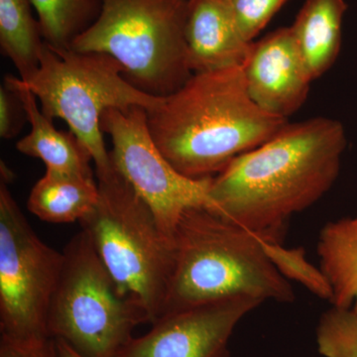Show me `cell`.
I'll return each instance as SVG.
<instances>
[{
	"label": "cell",
	"instance_id": "ac0fdd59",
	"mask_svg": "<svg viewBox=\"0 0 357 357\" xmlns=\"http://www.w3.org/2000/svg\"><path fill=\"white\" fill-rule=\"evenodd\" d=\"M45 43L69 50L102 13V0H31Z\"/></svg>",
	"mask_w": 357,
	"mask_h": 357
},
{
	"label": "cell",
	"instance_id": "cb8c5ba5",
	"mask_svg": "<svg viewBox=\"0 0 357 357\" xmlns=\"http://www.w3.org/2000/svg\"><path fill=\"white\" fill-rule=\"evenodd\" d=\"M57 340L59 351H60L61 357H83L81 354H77L76 351L72 349L69 344L60 340Z\"/></svg>",
	"mask_w": 357,
	"mask_h": 357
},
{
	"label": "cell",
	"instance_id": "52a82bcc",
	"mask_svg": "<svg viewBox=\"0 0 357 357\" xmlns=\"http://www.w3.org/2000/svg\"><path fill=\"white\" fill-rule=\"evenodd\" d=\"M48 314V333L83 357H115L150 324L146 312L123 295L84 230L70 239Z\"/></svg>",
	"mask_w": 357,
	"mask_h": 357
},
{
	"label": "cell",
	"instance_id": "5b68a950",
	"mask_svg": "<svg viewBox=\"0 0 357 357\" xmlns=\"http://www.w3.org/2000/svg\"><path fill=\"white\" fill-rule=\"evenodd\" d=\"M189 0H102V13L70 49L112 56L129 83L166 98L192 77L185 23Z\"/></svg>",
	"mask_w": 357,
	"mask_h": 357
},
{
	"label": "cell",
	"instance_id": "9a60e30c",
	"mask_svg": "<svg viewBox=\"0 0 357 357\" xmlns=\"http://www.w3.org/2000/svg\"><path fill=\"white\" fill-rule=\"evenodd\" d=\"M98 185L93 176L46 170L32 188L27 208L43 222H79L98 203Z\"/></svg>",
	"mask_w": 357,
	"mask_h": 357
},
{
	"label": "cell",
	"instance_id": "3957f363",
	"mask_svg": "<svg viewBox=\"0 0 357 357\" xmlns=\"http://www.w3.org/2000/svg\"><path fill=\"white\" fill-rule=\"evenodd\" d=\"M173 244V273L161 316L241 296L262 303L295 300L290 281L270 261L262 239L215 211H185Z\"/></svg>",
	"mask_w": 357,
	"mask_h": 357
},
{
	"label": "cell",
	"instance_id": "44dd1931",
	"mask_svg": "<svg viewBox=\"0 0 357 357\" xmlns=\"http://www.w3.org/2000/svg\"><path fill=\"white\" fill-rule=\"evenodd\" d=\"M287 0H229L239 31L252 43Z\"/></svg>",
	"mask_w": 357,
	"mask_h": 357
},
{
	"label": "cell",
	"instance_id": "6da1fadb",
	"mask_svg": "<svg viewBox=\"0 0 357 357\" xmlns=\"http://www.w3.org/2000/svg\"><path fill=\"white\" fill-rule=\"evenodd\" d=\"M347 144L344 126L335 119L287 123L211 178L208 210L262 241L282 243L291 218L335 184Z\"/></svg>",
	"mask_w": 357,
	"mask_h": 357
},
{
	"label": "cell",
	"instance_id": "7a4b0ae2",
	"mask_svg": "<svg viewBox=\"0 0 357 357\" xmlns=\"http://www.w3.org/2000/svg\"><path fill=\"white\" fill-rule=\"evenodd\" d=\"M147 116L162 154L197 180L215 177L288 123L251 100L243 67L195 73Z\"/></svg>",
	"mask_w": 357,
	"mask_h": 357
},
{
	"label": "cell",
	"instance_id": "d6986e66",
	"mask_svg": "<svg viewBox=\"0 0 357 357\" xmlns=\"http://www.w3.org/2000/svg\"><path fill=\"white\" fill-rule=\"evenodd\" d=\"M262 243L270 261L284 278L297 282L319 299L331 303L332 286L321 268L307 261L304 248H288L281 243L264 241Z\"/></svg>",
	"mask_w": 357,
	"mask_h": 357
},
{
	"label": "cell",
	"instance_id": "8992f818",
	"mask_svg": "<svg viewBox=\"0 0 357 357\" xmlns=\"http://www.w3.org/2000/svg\"><path fill=\"white\" fill-rule=\"evenodd\" d=\"M20 81L36 96L48 119H63L88 148L96 172L112 166L100 128L102 114L132 107L151 112L164 100L133 86L124 77L123 67L107 54L57 50L47 44L34 76Z\"/></svg>",
	"mask_w": 357,
	"mask_h": 357
},
{
	"label": "cell",
	"instance_id": "7c38bea8",
	"mask_svg": "<svg viewBox=\"0 0 357 357\" xmlns=\"http://www.w3.org/2000/svg\"><path fill=\"white\" fill-rule=\"evenodd\" d=\"M185 41L192 74L243 67L251 46L239 31L229 0H189Z\"/></svg>",
	"mask_w": 357,
	"mask_h": 357
},
{
	"label": "cell",
	"instance_id": "7402d4cb",
	"mask_svg": "<svg viewBox=\"0 0 357 357\" xmlns=\"http://www.w3.org/2000/svg\"><path fill=\"white\" fill-rule=\"evenodd\" d=\"M28 122L24 105L18 91L4 81L0 86V137L11 139Z\"/></svg>",
	"mask_w": 357,
	"mask_h": 357
},
{
	"label": "cell",
	"instance_id": "2e32d148",
	"mask_svg": "<svg viewBox=\"0 0 357 357\" xmlns=\"http://www.w3.org/2000/svg\"><path fill=\"white\" fill-rule=\"evenodd\" d=\"M317 249L319 268L332 286L331 304L357 312V213L326 223Z\"/></svg>",
	"mask_w": 357,
	"mask_h": 357
},
{
	"label": "cell",
	"instance_id": "30bf717a",
	"mask_svg": "<svg viewBox=\"0 0 357 357\" xmlns=\"http://www.w3.org/2000/svg\"><path fill=\"white\" fill-rule=\"evenodd\" d=\"M255 298H227L163 314L115 357H229L234 328L261 305Z\"/></svg>",
	"mask_w": 357,
	"mask_h": 357
},
{
	"label": "cell",
	"instance_id": "9c48e42d",
	"mask_svg": "<svg viewBox=\"0 0 357 357\" xmlns=\"http://www.w3.org/2000/svg\"><path fill=\"white\" fill-rule=\"evenodd\" d=\"M147 117L144 107L110 109L102 114L100 128L112 138L114 168L151 208L160 227L173 241L185 211L211 208V178L197 180L176 170L155 143Z\"/></svg>",
	"mask_w": 357,
	"mask_h": 357
},
{
	"label": "cell",
	"instance_id": "8fae6325",
	"mask_svg": "<svg viewBox=\"0 0 357 357\" xmlns=\"http://www.w3.org/2000/svg\"><path fill=\"white\" fill-rule=\"evenodd\" d=\"M243 70L251 100L268 114L288 119L306 102L312 81L290 27L253 41Z\"/></svg>",
	"mask_w": 357,
	"mask_h": 357
},
{
	"label": "cell",
	"instance_id": "603a6c76",
	"mask_svg": "<svg viewBox=\"0 0 357 357\" xmlns=\"http://www.w3.org/2000/svg\"><path fill=\"white\" fill-rule=\"evenodd\" d=\"M0 357H61L54 337L14 338L0 335Z\"/></svg>",
	"mask_w": 357,
	"mask_h": 357
},
{
	"label": "cell",
	"instance_id": "4fadbf2b",
	"mask_svg": "<svg viewBox=\"0 0 357 357\" xmlns=\"http://www.w3.org/2000/svg\"><path fill=\"white\" fill-rule=\"evenodd\" d=\"M4 81L18 91L31 126L30 132L16 144L18 151L41 160L46 170L93 176V157L82 141L72 131L65 132L54 126L53 121L39 109L36 96L23 86L20 77L7 76Z\"/></svg>",
	"mask_w": 357,
	"mask_h": 357
},
{
	"label": "cell",
	"instance_id": "ffe728a7",
	"mask_svg": "<svg viewBox=\"0 0 357 357\" xmlns=\"http://www.w3.org/2000/svg\"><path fill=\"white\" fill-rule=\"evenodd\" d=\"M318 351L325 357H357V312L331 307L317 328Z\"/></svg>",
	"mask_w": 357,
	"mask_h": 357
},
{
	"label": "cell",
	"instance_id": "277c9868",
	"mask_svg": "<svg viewBox=\"0 0 357 357\" xmlns=\"http://www.w3.org/2000/svg\"><path fill=\"white\" fill-rule=\"evenodd\" d=\"M98 203L79 220L119 290L154 323L163 312L174 267L173 241L153 211L112 166L96 172Z\"/></svg>",
	"mask_w": 357,
	"mask_h": 357
},
{
	"label": "cell",
	"instance_id": "5bb4252c",
	"mask_svg": "<svg viewBox=\"0 0 357 357\" xmlns=\"http://www.w3.org/2000/svg\"><path fill=\"white\" fill-rule=\"evenodd\" d=\"M347 9L344 0H306L290 27L312 81L326 74L340 55Z\"/></svg>",
	"mask_w": 357,
	"mask_h": 357
},
{
	"label": "cell",
	"instance_id": "ba28073f",
	"mask_svg": "<svg viewBox=\"0 0 357 357\" xmlns=\"http://www.w3.org/2000/svg\"><path fill=\"white\" fill-rule=\"evenodd\" d=\"M63 263V252L40 238L6 183H0L1 335L14 338L50 337L49 309Z\"/></svg>",
	"mask_w": 357,
	"mask_h": 357
},
{
	"label": "cell",
	"instance_id": "e0dca14e",
	"mask_svg": "<svg viewBox=\"0 0 357 357\" xmlns=\"http://www.w3.org/2000/svg\"><path fill=\"white\" fill-rule=\"evenodd\" d=\"M31 0H0V49L27 81L39 69L45 49Z\"/></svg>",
	"mask_w": 357,
	"mask_h": 357
}]
</instances>
